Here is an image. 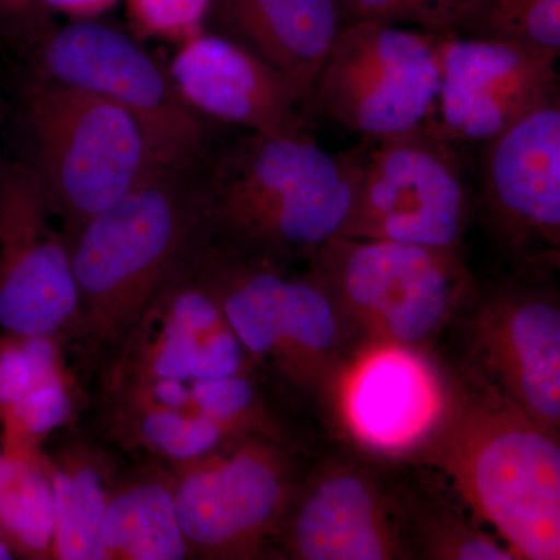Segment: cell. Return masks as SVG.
<instances>
[{"mask_svg": "<svg viewBox=\"0 0 560 560\" xmlns=\"http://www.w3.org/2000/svg\"><path fill=\"white\" fill-rule=\"evenodd\" d=\"M480 389L441 404L419 440L423 463L515 559L559 560V436Z\"/></svg>", "mask_w": 560, "mask_h": 560, "instance_id": "obj_1", "label": "cell"}, {"mask_svg": "<svg viewBox=\"0 0 560 560\" xmlns=\"http://www.w3.org/2000/svg\"><path fill=\"white\" fill-rule=\"evenodd\" d=\"M440 38L382 21L342 25L316 84V114L364 139L423 127L440 90Z\"/></svg>", "mask_w": 560, "mask_h": 560, "instance_id": "obj_8", "label": "cell"}, {"mask_svg": "<svg viewBox=\"0 0 560 560\" xmlns=\"http://www.w3.org/2000/svg\"><path fill=\"white\" fill-rule=\"evenodd\" d=\"M36 167L51 212L70 232L110 208L173 162L116 103L54 81L28 88Z\"/></svg>", "mask_w": 560, "mask_h": 560, "instance_id": "obj_4", "label": "cell"}, {"mask_svg": "<svg viewBox=\"0 0 560 560\" xmlns=\"http://www.w3.org/2000/svg\"><path fill=\"white\" fill-rule=\"evenodd\" d=\"M168 466L191 558H261L300 482L290 453L265 433L232 438L200 458Z\"/></svg>", "mask_w": 560, "mask_h": 560, "instance_id": "obj_7", "label": "cell"}, {"mask_svg": "<svg viewBox=\"0 0 560 560\" xmlns=\"http://www.w3.org/2000/svg\"><path fill=\"white\" fill-rule=\"evenodd\" d=\"M359 173L355 150L331 154L312 132H250L217 149L206 168L209 238L287 265L340 234Z\"/></svg>", "mask_w": 560, "mask_h": 560, "instance_id": "obj_3", "label": "cell"}, {"mask_svg": "<svg viewBox=\"0 0 560 560\" xmlns=\"http://www.w3.org/2000/svg\"><path fill=\"white\" fill-rule=\"evenodd\" d=\"M14 559L13 552L10 551V548L7 547L5 541L0 539V560H10Z\"/></svg>", "mask_w": 560, "mask_h": 560, "instance_id": "obj_32", "label": "cell"}, {"mask_svg": "<svg viewBox=\"0 0 560 560\" xmlns=\"http://www.w3.org/2000/svg\"><path fill=\"white\" fill-rule=\"evenodd\" d=\"M451 32L560 57V0H467Z\"/></svg>", "mask_w": 560, "mask_h": 560, "instance_id": "obj_24", "label": "cell"}, {"mask_svg": "<svg viewBox=\"0 0 560 560\" xmlns=\"http://www.w3.org/2000/svg\"><path fill=\"white\" fill-rule=\"evenodd\" d=\"M47 458L54 492V559L105 560L102 528L117 478L113 460L84 442Z\"/></svg>", "mask_w": 560, "mask_h": 560, "instance_id": "obj_21", "label": "cell"}, {"mask_svg": "<svg viewBox=\"0 0 560 560\" xmlns=\"http://www.w3.org/2000/svg\"><path fill=\"white\" fill-rule=\"evenodd\" d=\"M359 173L338 237L458 250L477 202L453 143L429 124L355 149Z\"/></svg>", "mask_w": 560, "mask_h": 560, "instance_id": "obj_6", "label": "cell"}, {"mask_svg": "<svg viewBox=\"0 0 560 560\" xmlns=\"http://www.w3.org/2000/svg\"><path fill=\"white\" fill-rule=\"evenodd\" d=\"M110 430L127 445L167 464L186 463L215 451L234 434L197 408L165 407L110 393Z\"/></svg>", "mask_w": 560, "mask_h": 560, "instance_id": "obj_22", "label": "cell"}, {"mask_svg": "<svg viewBox=\"0 0 560 560\" xmlns=\"http://www.w3.org/2000/svg\"><path fill=\"white\" fill-rule=\"evenodd\" d=\"M208 21L285 77L316 116L319 73L345 25L340 0H212Z\"/></svg>", "mask_w": 560, "mask_h": 560, "instance_id": "obj_17", "label": "cell"}, {"mask_svg": "<svg viewBox=\"0 0 560 560\" xmlns=\"http://www.w3.org/2000/svg\"><path fill=\"white\" fill-rule=\"evenodd\" d=\"M430 372L405 349H378L349 386L348 412L357 433L382 447L418 442L441 405Z\"/></svg>", "mask_w": 560, "mask_h": 560, "instance_id": "obj_18", "label": "cell"}, {"mask_svg": "<svg viewBox=\"0 0 560 560\" xmlns=\"http://www.w3.org/2000/svg\"><path fill=\"white\" fill-rule=\"evenodd\" d=\"M558 60L533 47L441 33L440 90L427 124L453 145H485L560 95Z\"/></svg>", "mask_w": 560, "mask_h": 560, "instance_id": "obj_14", "label": "cell"}, {"mask_svg": "<svg viewBox=\"0 0 560 560\" xmlns=\"http://www.w3.org/2000/svg\"><path fill=\"white\" fill-rule=\"evenodd\" d=\"M474 361L481 388L559 436L560 307L545 279L511 276L475 290Z\"/></svg>", "mask_w": 560, "mask_h": 560, "instance_id": "obj_12", "label": "cell"}, {"mask_svg": "<svg viewBox=\"0 0 560 560\" xmlns=\"http://www.w3.org/2000/svg\"><path fill=\"white\" fill-rule=\"evenodd\" d=\"M307 265L341 319L378 349L408 350L430 341L474 289L458 250L411 243L337 235Z\"/></svg>", "mask_w": 560, "mask_h": 560, "instance_id": "obj_5", "label": "cell"}, {"mask_svg": "<svg viewBox=\"0 0 560 560\" xmlns=\"http://www.w3.org/2000/svg\"><path fill=\"white\" fill-rule=\"evenodd\" d=\"M40 44L43 80L91 92L127 109L165 160L201 164L215 151L217 121L191 109L149 51L127 33L95 20L51 28Z\"/></svg>", "mask_w": 560, "mask_h": 560, "instance_id": "obj_9", "label": "cell"}, {"mask_svg": "<svg viewBox=\"0 0 560 560\" xmlns=\"http://www.w3.org/2000/svg\"><path fill=\"white\" fill-rule=\"evenodd\" d=\"M212 0H127L139 35L180 43L205 31Z\"/></svg>", "mask_w": 560, "mask_h": 560, "instance_id": "obj_29", "label": "cell"}, {"mask_svg": "<svg viewBox=\"0 0 560 560\" xmlns=\"http://www.w3.org/2000/svg\"><path fill=\"white\" fill-rule=\"evenodd\" d=\"M102 540L105 560L191 558L180 529L171 466L151 463L116 478Z\"/></svg>", "mask_w": 560, "mask_h": 560, "instance_id": "obj_19", "label": "cell"}, {"mask_svg": "<svg viewBox=\"0 0 560 560\" xmlns=\"http://www.w3.org/2000/svg\"><path fill=\"white\" fill-rule=\"evenodd\" d=\"M467 0H340L345 24L382 21L430 33L451 32Z\"/></svg>", "mask_w": 560, "mask_h": 560, "instance_id": "obj_28", "label": "cell"}, {"mask_svg": "<svg viewBox=\"0 0 560 560\" xmlns=\"http://www.w3.org/2000/svg\"><path fill=\"white\" fill-rule=\"evenodd\" d=\"M342 319L330 294L311 270L291 272L283 289L264 363L300 388H313L334 371Z\"/></svg>", "mask_w": 560, "mask_h": 560, "instance_id": "obj_20", "label": "cell"}, {"mask_svg": "<svg viewBox=\"0 0 560 560\" xmlns=\"http://www.w3.org/2000/svg\"><path fill=\"white\" fill-rule=\"evenodd\" d=\"M51 31L44 0H0V33L18 40H40Z\"/></svg>", "mask_w": 560, "mask_h": 560, "instance_id": "obj_30", "label": "cell"}, {"mask_svg": "<svg viewBox=\"0 0 560 560\" xmlns=\"http://www.w3.org/2000/svg\"><path fill=\"white\" fill-rule=\"evenodd\" d=\"M411 558L455 560H512L506 547L489 534L475 530L451 508L438 506L429 497L400 490Z\"/></svg>", "mask_w": 560, "mask_h": 560, "instance_id": "obj_25", "label": "cell"}, {"mask_svg": "<svg viewBox=\"0 0 560 560\" xmlns=\"http://www.w3.org/2000/svg\"><path fill=\"white\" fill-rule=\"evenodd\" d=\"M0 176H2V171H0Z\"/></svg>", "mask_w": 560, "mask_h": 560, "instance_id": "obj_33", "label": "cell"}, {"mask_svg": "<svg viewBox=\"0 0 560 560\" xmlns=\"http://www.w3.org/2000/svg\"><path fill=\"white\" fill-rule=\"evenodd\" d=\"M167 70L184 102L206 119L270 136L312 132L315 116L290 81L220 33L180 40Z\"/></svg>", "mask_w": 560, "mask_h": 560, "instance_id": "obj_16", "label": "cell"}, {"mask_svg": "<svg viewBox=\"0 0 560 560\" xmlns=\"http://www.w3.org/2000/svg\"><path fill=\"white\" fill-rule=\"evenodd\" d=\"M54 529L46 453L7 455L0 448V539L14 558L54 559Z\"/></svg>", "mask_w": 560, "mask_h": 560, "instance_id": "obj_23", "label": "cell"}, {"mask_svg": "<svg viewBox=\"0 0 560 560\" xmlns=\"http://www.w3.org/2000/svg\"><path fill=\"white\" fill-rule=\"evenodd\" d=\"M68 375L60 337L0 335V415L43 383Z\"/></svg>", "mask_w": 560, "mask_h": 560, "instance_id": "obj_26", "label": "cell"}, {"mask_svg": "<svg viewBox=\"0 0 560 560\" xmlns=\"http://www.w3.org/2000/svg\"><path fill=\"white\" fill-rule=\"evenodd\" d=\"M271 545L294 560L411 559L399 488L352 458L298 482Z\"/></svg>", "mask_w": 560, "mask_h": 560, "instance_id": "obj_11", "label": "cell"}, {"mask_svg": "<svg viewBox=\"0 0 560 560\" xmlns=\"http://www.w3.org/2000/svg\"><path fill=\"white\" fill-rule=\"evenodd\" d=\"M209 161L162 168L66 238L79 287L77 334L92 348L120 349L165 282L209 237Z\"/></svg>", "mask_w": 560, "mask_h": 560, "instance_id": "obj_2", "label": "cell"}, {"mask_svg": "<svg viewBox=\"0 0 560 560\" xmlns=\"http://www.w3.org/2000/svg\"><path fill=\"white\" fill-rule=\"evenodd\" d=\"M190 396L191 407L217 420L234 436L265 433L278 438L270 429L259 393L248 374L190 383Z\"/></svg>", "mask_w": 560, "mask_h": 560, "instance_id": "obj_27", "label": "cell"}, {"mask_svg": "<svg viewBox=\"0 0 560 560\" xmlns=\"http://www.w3.org/2000/svg\"><path fill=\"white\" fill-rule=\"evenodd\" d=\"M195 250L165 282L120 346L113 383H194L249 374L253 359L198 270Z\"/></svg>", "mask_w": 560, "mask_h": 560, "instance_id": "obj_15", "label": "cell"}, {"mask_svg": "<svg viewBox=\"0 0 560 560\" xmlns=\"http://www.w3.org/2000/svg\"><path fill=\"white\" fill-rule=\"evenodd\" d=\"M478 206L514 275L559 267L560 95L485 143Z\"/></svg>", "mask_w": 560, "mask_h": 560, "instance_id": "obj_10", "label": "cell"}, {"mask_svg": "<svg viewBox=\"0 0 560 560\" xmlns=\"http://www.w3.org/2000/svg\"><path fill=\"white\" fill-rule=\"evenodd\" d=\"M116 2L117 0H44V5L50 13L57 11L73 21H88L101 16Z\"/></svg>", "mask_w": 560, "mask_h": 560, "instance_id": "obj_31", "label": "cell"}, {"mask_svg": "<svg viewBox=\"0 0 560 560\" xmlns=\"http://www.w3.org/2000/svg\"><path fill=\"white\" fill-rule=\"evenodd\" d=\"M32 167L0 176V330L65 337L79 327L80 296L68 241Z\"/></svg>", "mask_w": 560, "mask_h": 560, "instance_id": "obj_13", "label": "cell"}]
</instances>
